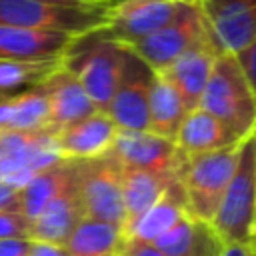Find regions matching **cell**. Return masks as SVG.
<instances>
[{
  "instance_id": "cell-1",
  "label": "cell",
  "mask_w": 256,
  "mask_h": 256,
  "mask_svg": "<svg viewBox=\"0 0 256 256\" xmlns=\"http://www.w3.org/2000/svg\"><path fill=\"white\" fill-rule=\"evenodd\" d=\"M126 46L112 40L106 28L74 36L62 54V66L76 76L96 110L106 106L118 86Z\"/></svg>"
},
{
  "instance_id": "cell-2",
  "label": "cell",
  "mask_w": 256,
  "mask_h": 256,
  "mask_svg": "<svg viewBox=\"0 0 256 256\" xmlns=\"http://www.w3.org/2000/svg\"><path fill=\"white\" fill-rule=\"evenodd\" d=\"M198 106L216 116L234 140L256 132V96L234 54H218Z\"/></svg>"
},
{
  "instance_id": "cell-3",
  "label": "cell",
  "mask_w": 256,
  "mask_h": 256,
  "mask_svg": "<svg viewBox=\"0 0 256 256\" xmlns=\"http://www.w3.org/2000/svg\"><path fill=\"white\" fill-rule=\"evenodd\" d=\"M256 216V132L242 140L236 170L208 224L220 244H250Z\"/></svg>"
},
{
  "instance_id": "cell-4",
  "label": "cell",
  "mask_w": 256,
  "mask_h": 256,
  "mask_svg": "<svg viewBox=\"0 0 256 256\" xmlns=\"http://www.w3.org/2000/svg\"><path fill=\"white\" fill-rule=\"evenodd\" d=\"M240 148L242 140L202 156L182 158L178 168V182L190 218L202 224H210L218 202L236 170Z\"/></svg>"
},
{
  "instance_id": "cell-5",
  "label": "cell",
  "mask_w": 256,
  "mask_h": 256,
  "mask_svg": "<svg viewBox=\"0 0 256 256\" xmlns=\"http://www.w3.org/2000/svg\"><path fill=\"white\" fill-rule=\"evenodd\" d=\"M110 4H58V2H46V0H0V24L80 36L106 26Z\"/></svg>"
},
{
  "instance_id": "cell-6",
  "label": "cell",
  "mask_w": 256,
  "mask_h": 256,
  "mask_svg": "<svg viewBox=\"0 0 256 256\" xmlns=\"http://www.w3.org/2000/svg\"><path fill=\"white\" fill-rule=\"evenodd\" d=\"M76 190L86 218L124 228V206L120 190V166L110 158L74 160Z\"/></svg>"
},
{
  "instance_id": "cell-7",
  "label": "cell",
  "mask_w": 256,
  "mask_h": 256,
  "mask_svg": "<svg viewBox=\"0 0 256 256\" xmlns=\"http://www.w3.org/2000/svg\"><path fill=\"white\" fill-rule=\"evenodd\" d=\"M208 34L200 4H182L170 22L148 38L128 46L152 72L166 70L180 54Z\"/></svg>"
},
{
  "instance_id": "cell-8",
  "label": "cell",
  "mask_w": 256,
  "mask_h": 256,
  "mask_svg": "<svg viewBox=\"0 0 256 256\" xmlns=\"http://www.w3.org/2000/svg\"><path fill=\"white\" fill-rule=\"evenodd\" d=\"M152 70L126 46L118 86L106 106L108 118L120 130H148V92Z\"/></svg>"
},
{
  "instance_id": "cell-9",
  "label": "cell",
  "mask_w": 256,
  "mask_h": 256,
  "mask_svg": "<svg viewBox=\"0 0 256 256\" xmlns=\"http://www.w3.org/2000/svg\"><path fill=\"white\" fill-rule=\"evenodd\" d=\"M120 168L148 170L158 174H178L182 156L174 140L162 138L150 130H116L108 154Z\"/></svg>"
},
{
  "instance_id": "cell-10",
  "label": "cell",
  "mask_w": 256,
  "mask_h": 256,
  "mask_svg": "<svg viewBox=\"0 0 256 256\" xmlns=\"http://www.w3.org/2000/svg\"><path fill=\"white\" fill-rule=\"evenodd\" d=\"M200 6L220 54H236L256 38V0H202Z\"/></svg>"
},
{
  "instance_id": "cell-11",
  "label": "cell",
  "mask_w": 256,
  "mask_h": 256,
  "mask_svg": "<svg viewBox=\"0 0 256 256\" xmlns=\"http://www.w3.org/2000/svg\"><path fill=\"white\" fill-rule=\"evenodd\" d=\"M180 6L172 0H112L104 28L112 40L134 46L170 22Z\"/></svg>"
},
{
  "instance_id": "cell-12",
  "label": "cell",
  "mask_w": 256,
  "mask_h": 256,
  "mask_svg": "<svg viewBox=\"0 0 256 256\" xmlns=\"http://www.w3.org/2000/svg\"><path fill=\"white\" fill-rule=\"evenodd\" d=\"M40 88L46 94L48 100V126L46 130L56 136L64 128L80 122L82 118L96 112L94 102L82 88V84L76 80L74 74H70L64 66H60L56 72H52Z\"/></svg>"
},
{
  "instance_id": "cell-13",
  "label": "cell",
  "mask_w": 256,
  "mask_h": 256,
  "mask_svg": "<svg viewBox=\"0 0 256 256\" xmlns=\"http://www.w3.org/2000/svg\"><path fill=\"white\" fill-rule=\"evenodd\" d=\"M116 126L106 112H92L80 122L58 132L56 146L64 160H94L110 154Z\"/></svg>"
},
{
  "instance_id": "cell-14",
  "label": "cell",
  "mask_w": 256,
  "mask_h": 256,
  "mask_svg": "<svg viewBox=\"0 0 256 256\" xmlns=\"http://www.w3.org/2000/svg\"><path fill=\"white\" fill-rule=\"evenodd\" d=\"M218 54L220 52L216 50L210 36L206 34L202 40H198L194 46H190L184 54H180L166 70H162L166 74V78L180 92L188 110L198 106Z\"/></svg>"
},
{
  "instance_id": "cell-15",
  "label": "cell",
  "mask_w": 256,
  "mask_h": 256,
  "mask_svg": "<svg viewBox=\"0 0 256 256\" xmlns=\"http://www.w3.org/2000/svg\"><path fill=\"white\" fill-rule=\"evenodd\" d=\"M74 36L0 24V58L2 60H52L62 58Z\"/></svg>"
},
{
  "instance_id": "cell-16",
  "label": "cell",
  "mask_w": 256,
  "mask_h": 256,
  "mask_svg": "<svg viewBox=\"0 0 256 256\" xmlns=\"http://www.w3.org/2000/svg\"><path fill=\"white\" fill-rule=\"evenodd\" d=\"M234 142H240V140H234L228 128L216 116H212L200 106L186 112L174 136L176 150L182 158L202 156Z\"/></svg>"
},
{
  "instance_id": "cell-17",
  "label": "cell",
  "mask_w": 256,
  "mask_h": 256,
  "mask_svg": "<svg viewBox=\"0 0 256 256\" xmlns=\"http://www.w3.org/2000/svg\"><path fill=\"white\" fill-rule=\"evenodd\" d=\"M176 182H178V174H158V172H148V170L120 168L124 226H128L136 218H140Z\"/></svg>"
},
{
  "instance_id": "cell-18",
  "label": "cell",
  "mask_w": 256,
  "mask_h": 256,
  "mask_svg": "<svg viewBox=\"0 0 256 256\" xmlns=\"http://www.w3.org/2000/svg\"><path fill=\"white\" fill-rule=\"evenodd\" d=\"M82 216L84 214L74 176V182L64 192H60L52 202H48L46 208L34 220H30V240L64 244Z\"/></svg>"
},
{
  "instance_id": "cell-19",
  "label": "cell",
  "mask_w": 256,
  "mask_h": 256,
  "mask_svg": "<svg viewBox=\"0 0 256 256\" xmlns=\"http://www.w3.org/2000/svg\"><path fill=\"white\" fill-rule=\"evenodd\" d=\"M76 176L74 160H60L46 170L34 174L18 192V208L28 218L34 220L48 202H52L60 192H64Z\"/></svg>"
},
{
  "instance_id": "cell-20",
  "label": "cell",
  "mask_w": 256,
  "mask_h": 256,
  "mask_svg": "<svg viewBox=\"0 0 256 256\" xmlns=\"http://www.w3.org/2000/svg\"><path fill=\"white\" fill-rule=\"evenodd\" d=\"M186 112L188 108L176 86L164 72H154L148 92V130L162 138L174 140Z\"/></svg>"
},
{
  "instance_id": "cell-21",
  "label": "cell",
  "mask_w": 256,
  "mask_h": 256,
  "mask_svg": "<svg viewBox=\"0 0 256 256\" xmlns=\"http://www.w3.org/2000/svg\"><path fill=\"white\" fill-rule=\"evenodd\" d=\"M188 216L184 206V196L180 190V182H176L154 206H150L140 218L124 226V240L134 242H154L160 234L172 228L178 220Z\"/></svg>"
},
{
  "instance_id": "cell-22",
  "label": "cell",
  "mask_w": 256,
  "mask_h": 256,
  "mask_svg": "<svg viewBox=\"0 0 256 256\" xmlns=\"http://www.w3.org/2000/svg\"><path fill=\"white\" fill-rule=\"evenodd\" d=\"M122 242L120 226L82 216L62 246L68 256H118Z\"/></svg>"
},
{
  "instance_id": "cell-23",
  "label": "cell",
  "mask_w": 256,
  "mask_h": 256,
  "mask_svg": "<svg viewBox=\"0 0 256 256\" xmlns=\"http://www.w3.org/2000/svg\"><path fill=\"white\" fill-rule=\"evenodd\" d=\"M60 66H62V58H52V60L0 58V98H12L20 92L40 86Z\"/></svg>"
},
{
  "instance_id": "cell-24",
  "label": "cell",
  "mask_w": 256,
  "mask_h": 256,
  "mask_svg": "<svg viewBox=\"0 0 256 256\" xmlns=\"http://www.w3.org/2000/svg\"><path fill=\"white\" fill-rule=\"evenodd\" d=\"M12 102H14V112H12L10 130H24V132L46 130V126H48V100H46V94L40 86L12 96Z\"/></svg>"
},
{
  "instance_id": "cell-25",
  "label": "cell",
  "mask_w": 256,
  "mask_h": 256,
  "mask_svg": "<svg viewBox=\"0 0 256 256\" xmlns=\"http://www.w3.org/2000/svg\"><path fill=\"white\" fill-rule=\"evenodd\" d=\"M204 226L206 224H202L190 216H184L182 220H178L172 228H168L164 234H160L150 244H154L166 256H194V252L200 244Z\"/></svg>"
},
{
  "instance_id": "cell-26",
  "label": "cell",
  "mask_w": 256,
  "mask_h": 256,
  "mask_svg": "<svg viewBox=\"0 0 256 256\" xmlns=\"http://www.w3.org/2000/svg\"><path fill=\"white\" fill-rule=\"evenodd\" d=\"M2 238H28L30 240V220L22 212H14V210L0 212V240Z\"/></svg>"
},
{
  "instance_id": "cell-27",
  "label": "cell",
  "mask_w": 256,
  "mask_h": 256,
  "mask_svg": "<svg viewBox=\"0 0 256 256\" xmlns=\"http://www.w3.org/2000/svg\"><path fill=\"white\" fill-rule=\"evenodd\" d=\"M234 56H236V60H238V64H240V68H242L252 92H254V96H256V38L248 46H244L240 52H236Z\"/></svg>"
},
{
  "instance_id": "cell-28",
  "label": "cell",
  "mask_w": 256,
  "mask_h": 256,
  "mask_svg": "<svg viewBox=\"0 0 256 256\" xmlns=\"http://www.w3.org/2000/svg\"><path fill=\"white\" fill-rule=\"evenodd\" d=\"M118 256H166L162 254L154 244L150 242H134V240H124Z\"/></svg>"
},
{
  "instance_id": "cell-29",
  "label": "cell",
  "mask_w": 256,
  "mask_h": 256,
  "mask_svg": "<svg viewBox=\"0 0 256 256\" xmlns=\"http://www.w3.org/2000/svg\"><path fill=\"white\" fill-rule=\"evenodd\" d=\"M28 238H2L0 240V256H28L30 252Z\"/></svg>"
},
{
  "instance_id": "cell-30",
  "label": "cell",
  "mask_w": 256,
  "mask_h": 256,
  "mask_svg": "<svg viewBox=\"0 0 256 256\" xmlns=\"http://www.w3.org/2000/svg\"><path fill=\"white\" fill-rule=\"evenodd\" d=\"M18 192H20V188L0 180V212H4V210L20 212V208H18Z\"/></svg>"
},
{
  "instance_id": "cell-31",
  "label": "cell",
  "mask_w": 256,
  "mask_h": 256,
  "mask_svg": "<svg viewBox=\"0 0 256 256\" xmlns=\"http://www.w3.org/2000/svg\"><path fill=\"white\" fill-rule=\"evenodd\" d=\"M218 250H220V242L216 240V236L212 234V230L208 228V224L204 226V232H202V238H200V244L194 252V256H218Z\"/></svg>"
},
{
  "instance_id": "cell-32",
  "label": "cell",
  "mask_w": 256,
  "mask_h": 256,
  "mask_svg": "<svg viewBox=\"0 0 256 256\" xmlns=\"http://www.w3.org/2000/svg\"><path fill=\"white\" fill-rule=\"evenodd\" d=\"M28 256H68L66 248L62 244H52V242H30V252Z\"/></svg>"
},
{
  "instance_id": "cell-33",
  "label": "cell",
  "mask_w": 256,
  "mask_h": 256,
  "mask_svg": "<svg viewBox=\"0 0 256 256\" xmlns=\"http://www.w3.org/2000/svg\"><path fill=\"white\" fill-rule=\"evenodd\" d=\"M218 256H256V250L250 244H220Z\"/></svg>"
},
{
  "instance_id": "cell-34",
  "label": "cell",
  "mask_w": 256,
  "mask_h": 256,
  "mask_svg": "<svg viewBox=\"0 0 256 256\" xmlns=\"http://www.w3.org/2000/svg\"><path fill=\"white\" fill-rule=\"evenodd\" d=\"M46 2H58V4H110L112 0H46Z\"/></svg>"
},
{
  "instance_id": "cell-35",
  "label": "cell",
  "mask_w": 256,
  "mask_h": 256,
  "mask_svg": "<svg viewBox=\"0 0 256 256\" xmlns=\"http://www.w3.org/2000/svg\"><path fill=\"white\" fill-rule=\"evenodd\" d=\"M250 246L256 250V216H254V230H252V240H250Z\"/></svg>"
},
{
  "instance_id": "cell-36",
  "label": "cell",
  "mask_w": 256,
  "mask_h": 256,
  "mask_svg": "<svg viewBox=\"0 0 256 256\" xmlns=\"http://www.w3.org/2000/svg\"><path fill=\"white\" fill-rule=\"evenodd\" d=\"M172 2H178V4H200L202 0H172Z\"/></svg>"
}]
</instances>
